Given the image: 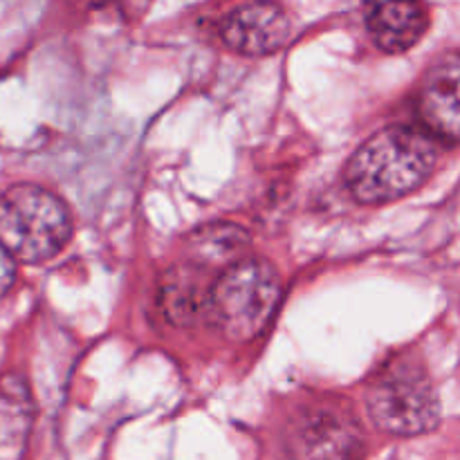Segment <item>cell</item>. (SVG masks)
Here are the masks:
<instances>
[{
  "label": "cell",
  "mask_w": 460,
  "mask_h": 460,
  "mask_svg": "<svg viewBox=\"0 0 460 460\" xmlns=\"http://www.w3.org/2000/svg\"><path fill=\"white\" fill-rule=\"evenodd\" d=\"M292 25L277 3L256 0L236 7L220 22V36L234 52L263 57L281 49L290 40Z\"/></svg>",
  "instance_id": "obj_6"
},
{
  "label": "cell",
  "mask_w": 460,
  "mask_h": 460,
  "mask_svg": "<svg viewBox=\"0 0 460 460\" xmlns=\"http://www.w3.org/2000/svg\"><path fill=\"white\" fill-rule=\"evenodd\" d=\"M460 61L456 52H449L431 66L422 81L418 112L427 133L447 144L458 142L460 126Z\"/></svg>",
  "instance_id": "obj_7"
},
{
  "label": "cell",
  "mask_w": 460,
  "mask_h": 460,
  "mask_svg": "<svg viewBox=\"0 0 460 460\" xmlns=\"http://www.w3.org/2000/svg\"><path fill=\"white\" fill-rule=\"evenodd\" d=\"M438 144L411 126L377 130L346 166V187L362 205L400 200L425 184L438 164Z\"/></svg>",
  "instance_id": "obj_1"
},
{
  "label": "cell",
  "mask_w": 460,
  "mask_h": 460,
  "mask_svg": "<svg viewBox=\"0 0 460 460\" xmlns=\"http://www.w3.org/2000/svg\"><path fill=\"white\" fill-rule=\"evenodd\" d=\"M288 460H364L367 436L358 418L335 404H314L292 418Z\"/></svg>",
  "instance_id": "obj_5"
},
{
  "label": "cell",
  "mask_w": 460,
  "mask_h": 460,
  "mask_svg": "<svg viewBox=\"0 0 460 460\" xmlns=\"http://www.w3.org/2000/svg\"><path fill=\"white\" fill-rule=\"evenodd\" d=\"M247 245V234L236 225H207L200 227L189 241L191 254L202 263L229 261Z\"/></svg>",
  "instance_id": "obj_9"
},
{
  "label": "cell",
  "mask_w": 460,
  "mask_h": 460,
  "mask_svg": "<svg viewBox=\"0 0 460 460\" xmlns=\"http://www.w3.org/2000/svg\"><path fill=\"white\" fill-rule=\"evenodd\" d=\"M72 223L66 205L36 184H16L0 196V245L22 263H43L66 247Z\"/></svg>",
  "instance_id": "obj_3"
},
{
  "label": "cell",
  "mask_w": 460,
  "mask_h": 460,
  "mask_svg": "<svg viewBox=\"0 0 460 460\" xmlns=\"http://www.w3.org/2000/svg\"><path fill=\"white\" fill-rule=\"evenodd\" d=\"M13 279H16V261L0 245V299L12 290Z\"/></svg>",
  "instance_id": "obj_11"
},
{
  "label": "cell",
  "mask_w": 460,
  "mask_h": 460,
  "mask_svg": "<svg viewBox=\"0 0 460 460\" xmlns=\"http://www.w3.org/2000/svg\"><path fill=\"white\" fill-rule=\"evenodd\" d=\"M166 310L175 322L180 319H191L202 305L200 296H198L196 286H184V281H173L166 288ZM171 319V322H173Z\"/></svg>",
  "instance_id": "obj_10"
},
{
  "label": "cell",
  "mask_w": 460,
  "mask_h": 460,
  "mask_svg": "<svg viewBox=\"0 0 460 460\" xmlns=\"http://www.w3.org/2000/svg\"><path fill=\"white\" fill-rule=\"evenodd\" d=\"M367 409L377 429L398 438L429 434L440 422L438 394L411 362L391 364L368 385Z\"/></svg>",
  "instance_id": "obj_4"
},
{
  "label": "cell",
  "mask_w": 460,
  "mask_h": 460,
  "mask_svg": "<svg viewBox=\"0 0 460 460\" xmlns=\"http://www.w3.org/2000/svg\"><path fill=\"white\" fill-rule=\"evenodd\" d=\"M367 27L380 49L407 52L427 30V12L420 0H364Z\"/></svg>",
  "instance_id": "obj_8"
},
{
  "label": "cell",
  "mask_w": 460,
  "mask_h": 460,
  "mask_svg": "<svg viewBox=\"0 0 460 460\" xmlns=\"http://www.w3.org/2000/svg\"><path fill=\"white\" fill-rule=\"evenodd\" d=\"M279 299L281 277L274 265L261 259H243L216 279L205 304L225 337L250 341L268 326Z\"/></svg>",
  "instance_id": "obj_2"
}]
</instances>
